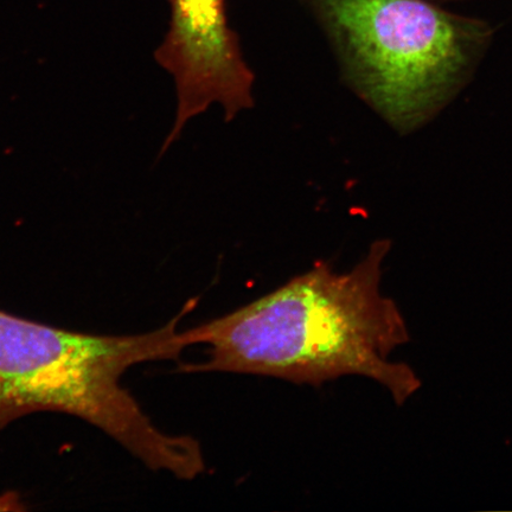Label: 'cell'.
I'll list each match as a JSON object with an SVG mask.
<instances>
[{"label":"cell","instance_id":"cell-3","mask_svg":"<svg viewBox=\"0 0 512 512\" xmlns=\"http://www.w3.org/2000/svg\"><path fill=\"white\" fill-rule=\"evenodd\" d=\"M349 85L400 133L430 123L472 78L494 30L432 0H307Z\"/></svg>","mask_w":512,"mask_h":512},{"label":"cell","instance_id":"cell-5","mask_svg":"<svg viewBox=\"0 0 512 512\" xmlns=\"http://www.w3.org/2000/svg\"><path fill=\"white\" fill-rule=\"evenodd\" d=\"M435 3H443V2H462V0H432Z\"/></svg>","mask_w":512,"mask_h":512},{"label":"cell","instance_id":"cell-1","mask_svg":"<svg viewBox=\"0 0 512 512\" xmlns=\"http://www.w3.org/2000/svg\"><path fill=\"white\" fill-rule=\"evenodd\" d=\"M389 251L388 240L376 241L344 273L318 262L265 296L191 328L195 345H207V357L179 371L265 376L316 388L362 376L402 406L421 383L407 364L389 360L409 342L398 305L381 292Z\"/></svg>","mask_w":512,"mask_h":512},{"label":"cell","instance_id":"cell-2","mask_svg":"<svg viewBox=\"0 0 512 512\" xmlns=\"http://www.w3.org/2000/svg\"><path fill=\"white\" fill-rule=\"evenodd\" d=\"M195 306L190 299L160 328L125 336L80 334L0 311V427L34 413L68 414L99 428L150 470L181 480L202 476L200 441L160 431L121 384L138 364L181 360L195 344L190 329L178 326Z\"/></svg>","mask_w":512,"mask_h":512},{"label":"cell","instance_id":"cell-4","mask_svg":"<svg viewBox=\"0 0 512 512\" xmlns=\"http://www.w3.org/2000/svg\"><path fill=\"white\" fill-rule=\"evenodd\" d=\"M171 21L156 60L174 76L177 113L163 152L188 121L223 107L226 120L254 104V75L243 60L238 36L229 28L224 0H169Z\"/></svg>","mask_w":512,"mask_h":512}]
</instances>
